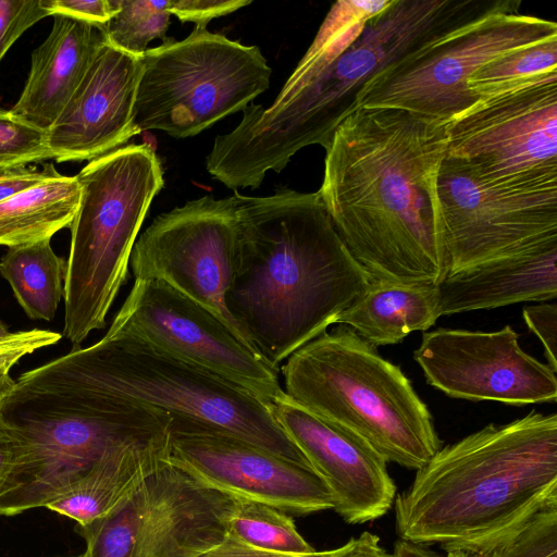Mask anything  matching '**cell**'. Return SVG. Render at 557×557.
<instances>
[{
	"mask_svg": "<svg viewBox=\"0 0 557 557\" xmlns=\"http://www.w3.org/2000/svg\"><path fill=\"white\" fill-rule=\"evenodd\" d=\"M517 0H339L274 102L248 104L219 135L208 162L228 188H257L300 149L329 148L377 75L407 57Z\"/></svg>",
	"mask_w": 557,
	"mask_h": 557,
	"instance_id": "cell-1",
	"label": "cell"
},
{
	"mask_svg": "<svg viewBox=\"0 0 557 557\" xmlns=\"http://www.w3.org/2000/svg\"><path fill=\"white\" fill-rule=\"evenodd\" d=\"M325 151L318 191L371 280L438 285L449 272L437 187L446 123L395 108H358Z\"/></svg>",
	"mask_w": 557,
	"mask_h": 557,
	"instance_id": "cell-2",
	"label": "cell"
},
{
	"mask_svg": "<svg viewBox=\"0 0 557 557\" xmlns=\"http://www.w3.org/2000/svg\"><path fill=\"white\" fill-rule=\"evenodd\" d=\"M237 232L225 295L238 331L272 366L321 335L371 283L319 191L231 196Z\"/></svg>",
	"mask_w": 557,
	"mask_h": 557,
	"instance_id": "cell-3",
	"label": "cell"
},
{
	"mask_svg": "<svg viewBox=\"0 0 557 557\" xmlns=\"http://www.w3.org/2000/svg\"><path fill=\"white\" fill-rule=\"evenodd\" d=\"M557 504V414L532 410L441 448L394 499L400 539L479 555Z\"/></svg>",
	"mask_w": 557,
	"mask_h": 557,
	"instance_id": "cell-4",
	"label": "cell"
},
{
	"mask_svg": "<svg viewBox=\"0 0 557 557\" xmlns=\"http://www.w3.org/2000/svg\"><path fill=\"white\" fill-rule=\"evenodd\" d=\"M282 374L292 400L354 432L387 462L418 471L442 448L411 381L349 326L305 344L284 361Z\"/></svg>",
	"mask_w": 557,
	"mask_h": 557,
	"instance_id": "cell-5",
	"label": "cell"
},
{
	"mask_svg": "<svg viewBox=\"0 0 557 557\" xmlns=\"http://www.w3.org/2000/svg\"><path fill=\"white\" fill-rule=\"evenodd\" d=\"M75 177L81 198L70 226L63 335L79 346L106 325L126 281L138 232L164 181L148 144L123 146L91 160Z\"/></svg>",
	"mask_w": 557,
	"mask_h": 557,
	"instance_id": "cell-6",
	"label": "cell"
},
{
	"mask_svg": "<svg viewBox=\"0 0 557 557\" xmlns=\"http://www.w3.org/2000/svg\"><path fill=\"white\" fill-rule=\"evenodd\" d=\"M70 351L84 373L114 398L160 409L172 421L234 436L311 467L269 406L227 379L127 336L106 333L90 346Z\"/></svg>",
	"mask_w": 557,
	"mask_h": 557,
	"instance_id": "cell-7",
	"label": "cell"
},
{
	"mask_svg": "<svg viewBox=\"0 0 557 557\" xmlns=\"http://www.w3.org/2000/svg\"><path fill=\"white\" fill-rule=\"evenodd\" d=\"M272 70L257 46L195 27L141 55L134 123L175 138L195 136L243 111L268 89Z\"/></svg>",
	"mask_w": 557,
	"mask_h": 557,
	"instance_id": "cell-8",
	"label": "cell"
},
{
	"mask_svg": "<svg viewBox=\"0 0 557 557\" xmlns=\"http://www.w3.org/2000/svg\"><path fill=\"white\" fill-rule=\"evenodd\" d=\"M447 157L485 184L557 190V71L480 98L446 123Z\"/></svg>",
	"mask_w": 557,
	"mask_h": 557,
	"instance_id": "cell-9",
	"label": "cell"
},
{
	"mask_svg": "<svg viewBox=\"0 0 557 557\" xmlns=\"http://www.w3.org/2000/svg\"><path fill=\"white\" fill-rule=\"evenodd\" d=\"M521 2L480 17L377 75L359 108H395L449 122L473 106L468 88L481 66L511 50L557 36V24L521 14Z\"/></svg>",
	"mask_w": 557,
	"mask_h": 557,
	"instance_id": "cell-10",
	"label": "cell"
},
{
	"mask_svg": "<svg viewBox=\"0 0 557 557\" xmlns=\"http://www.w3.org/2000/svg\"><path fill=\"white\" fill-rule=\"evenodd\" d=\"M234 503L164 461L78 533L87 557H197L223 541Z\"/></svg>",
	"mask_w": 557,
	"mask_h": 557,
	"instance_id": "cell-11",
	"label": "cell"
},
{
	"mask_svg": "<svg viewBox=\"0 0 557 557\" xmlns=\"http://www.w3.org/2000/svg\"><path fill=\"white\" fill-rule=\"evenodd\" d=\"M110 335L127 336L211 371L268 406L284 394L272 366L236 329L205 306L156 280H135Z\"/></svg>",
	"mask_w": 557,
	"mask_h": 557,
	"instance_id": "cell-12",
	"label": "cell"
},
{
	"mask_svg": "<svg viewBox=\"0 0 557 557\" xmlns=\"http://www.w3.org/2000/svg\"><path fill=\"white\" fill-rule=\"evenodd\" d=\"M236 251L232 198L203 196L158 215L136 239L129 267L135 280L161 281L238 331L225 305Z\"/></svg>",
	"mask_w": 557,
	"mask_h": 557,
	"instance_id": "cell-13",
	"label": "cell"
},
{
	"mask_svg": "<svg viewBox=\"0 0 557 557\" xmlns=\"http://www.w3.org/2000/svg\"><path fill=\"white\" fill-rule=\"evenodd\" d=\"M437 187L448 273L557 239V190L496 188L447 156Z\"/></svg>",
	"mask_w": 557,
	"mask_h": 557,
	"instance_id": "cell-14",
	"label": "cell"
},
{
	"mask_svg": "<svg viewBox=\"0 0 557 557\" xmlns=\"http://www.w3.org/2000/svg\"><path fill=\"white\" fill-rule=\"evenodd\" d=\"M165 461L235 499L302 516L334 508L322 478L240 438L172 421Z\"/></svg>",
	"mask_w": 557,
	"mask_h": 557,
	"instance_id": "cell-15",
	"label": "cell"
},
{
	"mask_svg": "<svg viewBox=\"0 0 557 557\" xmlns=\"http://www.w3.org/2000/svg\"><path fill=\"white\" fill-rule=\"evenodd\" d=\"M413 358L428 384L453 398L510 406L557 401L556 371L527 354L510 325L424 332Z\"/></svg>",
	"mask_w": 557,
	"mask_h": 557,
	"instance_id": "cell-16",
	"label": "cell"
},
{
	"mask_svg": "<svg viewBox=\"0 0 557 557\" xmlns=\"http://www.w3.org/2000/svg\"><path fill=\"white\" fill-rule=\"evenodd\" d=\"M276 422L322 478L334 510L350 524L384 516L396 497L387 461L354 432L325 420L285 393L269 405Z\"/></svg>",
	"mask_w": 557,
	"mask_h": 557,
	"instance_id": "cell-17",
	"label": "cell"
},
{
	"mask_svg": "<svg viewBox=\"0 0 557 557\" xmlns=\"http://www.w3.org/2000/svg\"><path fill=\"white\" fill-rule=\"evenodd\" d=\"M141 57L104 41L85 76L47 131L58 162L95 160L139 134L134 123Z\"/></svg>",
	"mask_w": 557,
	"mask_h": 557,
	"instance_id": "cell-18",
	"label": "cell"
},
{
	"mask_svg": "<svg viewBox=\"0 0 557 557\" xmlns=\"http://www.w3.org/2000/svg\"><path fill=\"white\" fill-rule=\"evenodd\" d=\"M556 260L557 239L448 273L438 284L441 317L554 300Z\"/></svg>",
	"mask_w": 557,
	"mask_h": 557,
	"instance_id": "cell-19",
	"label": "cell"
},
{
	"mask_svg": "<svg viewBox=\"0 0 557 557\" xmlns=\"http://www.w3.org/2000/svg\"><path fill=\"white\" fill-rule=\"evenodd\" d=\"M52 17V28L33 51L24 89L10 110L44 132L59 116L106 41L97 25L61 14Z\"/></svg>",
	"mask_w": 557,
	"mask_h": 557,
	"instance_id": "cell-20",
	"label": "cell"
},
{
	"mask_svg": "<svg viewBox=\"0 0 557 557\" xmlns=\"http://www.w3.org/2000/svg\"><path fill=\"white\" fill-rule=\"evenodd\" d=\"M169 440L126 443L108 449L47 508L83 527L121 505L165 461Z\"/></svg>",
	"mask_w": 557,
	"mask_h": 557,
	"instance_id": "cell-21",
	"label": "cell"
},
{
	"mask_svg": "<svg viewBox=\"0 0 557 557\" xmlns=\"http://www.w3.org/2000/svg\"><path fill=\"white\" fill-rule=\"evenodd\" d=\"M440 313L438 285L371 281L334 324L351 327L372 346L395 345L426 331Z\"/></svg>",
	"mask_w": 557,
	"mask_h": 557,
	"instance_id": "cell-22",
	"label": "cell"
},
{
	"mask_svg": "<svg viewBox=\"0 0 557 557\" xmlns=\"http://www.w3.org/2000/svg\"><path fill=\"white\" fill-rule=\"evenodd\" d=\"M79 198L76 177L61 175L0 202V245L9 248L50 240L71 226Z\"/></svg>",
	"mask_w": 557,
	"mask_h": 557,
	"instance_id": "cell-23",
	"label": "cell"
},
{
	"mask_svg": "<svg viewBox=\"0 0 557 557\" xmlns=\"http://www.w3.org/2000/svg\"><path fill=\"white\" fill-rule=\"evenodd\" d=\"M0 274L29 319H54L64 297L66 260L54 252L50 240L9 247L0 260Z\"/></svg>",
	"mask_w": 557,
	"mask_h": 557,
	"instance_id": "cell-24",
	"label": "cell"
},
{
	"mask_svg": "<svg viewBox=\"0 0 557 557\" xmlns=\"http://www.w3.org/2000/svg\"><path fill=\"white\" fill-rule=\"evenodd\" d=\"M226 523L227 533L259 549L293 555L315 552L288 513L263 503L235 499Z\"/></svg>",
	"mask_w": 557,
	"mask_h": 557,
	"instance_id": "cell-25",
	"label": "cell"
},
{
	"mask_svg": "<svg viewBox=\"0 0 557 557\" xmlns=\"http://www.w3.org/2000/svg\"><path fill=\"white\" fill-rule=\"evenodd\" d=\"M554 71H557V36L493 59L474 72L468 88L480 99Z\"/></svg>",
	"mask_w": 557,
	"mask_h": 557,
	"instance_id": "cell-26",
	"label": "cell"
},
{
	"mask_svg": "<svg viewBox=\"0 0 557 557\" xmlns=\"http://www.w3.org/2000/svg\"><path fill=\"white\" fill-rule=\"evenodd\" d=\"M115 13L99 26L108 44L141 57L153 39H166L171 13L168 1L111 0Z\"/></svg>",
	"mask_w": 557,
	"mask_h": 557,
	"instance_id": "cell-27",
	"label": "cell"
},
{
	"mask_svg": "<svg viewBox=\"0 0 557 557\" xmlns=\"http://www.w3.org/2000/svg\"><path fill=\"white\" fill-rule=\"evenodd\" d=\"M478 557H557V504Z\"/></svg>",
	"mask_w": 557,
	"mask_h": 557,
	"instance_id": "cell-28",
	"label": "cell"
},
{
	"mask_svg": "<svg viewBox=\"0 0 557 557\" xmlns=\"http://www.w3.org/2000/svg\"><path fill=\"white\" fill-rule=\"evenodd\" d=\"M53 159L44 132L12 115L0 114V169Z\"/></svg>",
	"mask_w": 557,
	"mask_h": 557,
	"instance_id": "cell-29",
	"label": "cell"
},
{
	"mask_svg": "<svg viewBox=\"0 0 557 557\" xmlns=\"http://www.w3.org/2000/svg\"><path fill=\"white\" fill-rule=\"evenodd\" d=\"M46 16L41 0H0V61L24 32Z\"/></svg>",
	"mask_w": 557,
	"mask_h": 557,
	"instance_id": "cell-30",
	"label": "cell"
},
{
	"mask_svg": "<svg viewBox=\"0 0 557 557\" xmlns=\"http://www.w3.org/2000/svg\"><path fill=\"white\" fill-rule=\"evenodd\" d=\"M62 335L50 330L33 329L0 337V371L10 372L23 357L54 345Z\"/></svg>",
	"mask_w": 557,
	"mask_h": 557,
	"instance_id": "cell-31",
	"label": "cell"
},
{
	"mask_svg": "<svg viewBox=\"0 0 557 557\" xmlns=\"http://www.w3.org/2000/svg\"><path fill=\"white\" fill-rule=\"evenodd\" d=\"M26 453L24 435L0 413V500L12 488Z\"/></svg>",
	"mask_w": 557,
	"mask_h": 557,
	"instance_id": "cell-32",
	"label": "cell"
},
{
	"mask_svg": "<svg viewBox=\"0 0 557 557\" xmlns=\"http://www.w3.org/2000/svg\"><path fill=\"white\" fill-rule=\"evenodd\" d=\"M250 0H168V10L181 22H193L206 28L215 18L250 4Z\"/></svg>",
	"mask_w": 557,
	"mask_h": 557,
	"instance_id": "cell-33",
	"label": "cell"
},
{
	"mask_svg": "<svg viewBox=\"0 0 557 557\" xmlns=\"http://www.w3.org/2000/svg\"><path fill=\"white\" fill-rule=\"evenodd\" d=\"M523 319L529 329L543 344L548 366L557 371V306L556 302H541L525 307Z\"/></svg>",
	"mask_w": 557,
	"mask_h": 557,
	"instance_id": "cell-34",
	"label": "cell"
},
{
	"mask_svg": "<svg viewBox=\"0 0 557 557\" xmlns=\"http://www.w3.org/2000/svg\"><path fill=\"white\" fill-rule=\"evenodd\" d=\"M49 15L61 14L97 26L104 25L115 13L111 0H41Z\"/></svg>",
	"mask_w": 557,
	"mask_h": 557,
	"instance_id": "cell-35",
	"label": "cell"
},
{
	"mask_svg": "<svg viewBox=\"0 0 557 557\" xmlns=\"http://www.w3.org/2000/svg\"><path fill=\"white\" fill-rule=\"evenodd\" d=\"M52 164L42 170L36 166L16 165L0 169V202L10 199L42 182L61 176Z\"/></svg>",
	"mask_w": 557,
	"mask_h": 557,
	"instance_id": "cell-36",
	"label": "cell"
},
{
	"mask_svg": "<svg viewBox=\"0 0 557 557\" xmlns=\"http://www.w3.org/2000/svg\"><path fill=\"white\" fill-rule=\"evenodd\" d=\"M332 550L314 552L307 555L283 554L249 546L227 533L222 542L197 557H332Z\"/></svg>",
	"mask_w": 557,
	"mask_h": 557,
	"instance_id": "cell-37",
	"label": "cell"
},
{
	"mask_svg": "<svg viewBox=\"0 0 557 557\" xmlns=\"http://www.w3.org/2000/svg\"><path fill=\"white\" fill-rule=\"evenodd\" d=\"M332 557H393L380 545V537L364 531L358 537L350 539L345 545L333 549Z\"/></svg>",
	"mask_w": 557,
	"mask_h": 557,
	"instance_id": "cell-38",
	"label": "cell"
},
{
	"mask_svg": "<svg viewBox=\"0 0 557 557\" xmlns=\"http://www.w3.org/2000/svg\"><path fill=\"white\" fill-rule=\"evenodd\" d=\"M393 557H442L437 553L409 540L400 539L394 544Z\"/></svg>",
	"mask_w": 557,
	"mask_h": 557,
	"instance_id": "cell-39",
	"label": "cell"
},
{
	"mask_svg": "<svg viewBox=\"0 0 557 557\" xmlns=\"http://www.w3.org/2000/svg\"><path fill=\"white\" fill-rule=\"evenodd\" d=\"M14 383L15 380L12 379L10 372L0 371V409L3 400L13 388Z\"/></svg>",
	"mask_w": 557,
	"mask_h": 557,
	"instance_id": "cell-40",
	"label": "cell"
},
{
	"mask_svg": "<svg viewBox=\"0 0 557 557\" xmlns=\"http://www.w3.org/2000/svg\"><path fill=\"white\" fill-rule=\"evenodd\" d=\"M446 557H470V555L462 550L454 549V550H447Z\"/></svg>",
	"mask_w": 557,
	"mask_h": 557,
	"instance_id": "cell-41",
	"label": "cell"
},
{
	"mask_svg": "<svg viewBox=\"0 0 557 557\" xmlns=\"http://www.w3.org/2000/svg\"><path fill=\"white\" fill-rule=\"evenodd\" d=\"M9 333L8 326L0 320V337L8 335Z\"/></svg>",
	"mask_w": 557,
	"mask_h": 557,
	"instance_id": "cell-42",
	"label": "cell"
},
{
	"mask_svg": "<svg viewBox=\"0 0 557 557\" xmlns=\"http://www.w3.org/2000/svg\"><path fill=\"white\" fill-rule=\"evenodd\" d=\"M75 557H87L86 553L84 552L83 554L78 555V556H75Z\"/></svg>",
	"mask_w": 557,
	"mask_h": 557,
	"instance_id": "cell-43",
	"label": "cell"
},
{
	"mask_svg": "<svg viewBox=\"0 0 557 557\" xmlns=\"http://www.w3.org/2000/svg\"><path fill=\"white\" fill-rule=\"evenodd\" d=\"M4 111H5V110H3V109H1V108H0V114H1V113H3Z\"/></svg>",
	"mask_w": 557,
	"mask_h": 557,
	"instance_id": "cell-44",
	"label": "cell"
}]
</instances>
